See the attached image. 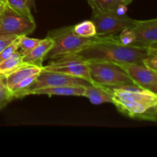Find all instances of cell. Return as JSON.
<instances>
[{
  "label": "cell",
  "mask_w": 157,
  "mask_h": 157,
  "mask_svg": "<svg viewBox=\"0 0 157 157\" xmlns=\"http://www.w3.org/2000/svg\"><path fill=\"white\" fill-rule=\"evenodd\" d=\"M157 48H149L135 44H124L117 35L93 37L91 41L75 53L62 55L55 59L63 61H105L118 64H143V59ZM53 60V59H52Z\"/></svg>",
  "instance_id": "1"
},
{
  "label": "cell",
  "mask_w": 157,
  "mask_h": 157,
  "mask_svg": "<svg viewBox=\"0 0 157 157\" xmlns=\"http://www.w3.org/2000/svg\"><path fill=\"white\" fill-rule=\"evenodd\" d=\"M108 87L113 95V104L120 112L132 118L156 122V94L133 85Z\"/></svg>",
  "instance_id": "2"
},
{
  "label": "cell",
  "mask_w": 157,
  "mask_h": 157,
  "mask_svg": "<svg viewBox=\"0 0 157 157\" xmlns=\"http://www.w3.org/2000/svg\"><path fill=\"white\" fill-rule=\"evenodd\" d=\"M92 9L91 21L96 27L97 35H117L124 29H131L136 20L127 15H118L115 10L98 7L94 0H87Z\"/></svg>",
  "instance_id": "3"
},
{
  "label": "cell",
  "mask_w": 157,
  "mask_h": 157,
  "mask_svg": "<svg viewBox=\"0 0 157 157\" xmlns=\"http://www.w3.org/2000/svg\"><path fill=\"white\" fill-rule=\"evenodd\" d=\"M73 27L66 26L48 32L47 36L52 39L53 44L44 59L52 60L62 55L75 53L91 41L93 37L84 38L76 35Z\"/></svg>",
  "instance_id": "4"
},
{
  "label": "cell",
  "mask_w": 157,
  "mask_h": 157,
  "mask_svg": "<svg viewBox=\"0 0 157 157\" xmlns=\"http://www.w3.org/2000/svg\"><path fill=\"white\" fill-rule=\"evenodd\" d=\"M90 77L94 84L116 87L121 85L136 86L131 78L117 63L105 61H87Z\"/></svg>",
  "instance_id": "5"
},
{
  "label": "cell",
  "mask_w": 157,
  "mask_h": 157,
  "mask_svg": "<svg viewBox=\"0 0 157 157\" xmlns=\"http://www.w3.org/2000/svg\"><path fill=\"white\" fill-rule=\"evenodd\" d=\"M35 28V18L16 12L6 2L0 14V35H28L32 33Z\"/></svg>",
  "instance_id": "6"
},
{
  "label": "cell",
  "mask_w": 157,
  "mask_h": 157,
  "mask_svg": "<svg viewBox=\"0 0 157 157\" xmlns=\"http://www.w3.org/2000/svg\"><path fill=\"white\" fill-rule=\"evenodd\" d=\"M91 84L88 81L77 78L75 76L59 73V72L49 71L42 68L41 73L38 75L36 79L31 84L25 93V97L29 95L32 90L44 87H60V86H88Z\"/></svg>",
  "instance_id": "7"
},
{
  "label": "cell",
  "mask_w": 157,
  "mask_h": 157,
  "mask_svg": "<svg viewBox=\"0 0 157 157\" xmlns=\"http://www.w3.org/2000/svg\"><path fill=\"white\" fill-rule=\"evenodd\" d=\"M118 65L131 78L136 86L157 94L156 71L150 70L142 64L133 63L118 64Z\"/></svg>",
  "instance_id": "8"
},
{
  "label": "cell",
  "mask_w": 157,
  "mask_h": 157,
  "mask_svg": "<svg viewBox=\"0 0 157 157\" xmlns=\"http://www.w3.org/2000/svg\"><path fill=\"white\" fill-rule=\"evenodd\" d=\"M42 68L45 71L75 76L82 78L91 84H94L90 74L88 64L83 61H62L53 59L48 65H43Z\"/></svg>",
  "instance_id": "9"
},
{
  "label": "cell",
  "mask_w": 157,
  "mask_h": 157,
  "mask_svg": "<svg viewBox=\"0 0 157 157\" xmlns=\"http://www.w3.org/2000/svg\"><path fill=\"white\" fill-rule=\"evenodd\" d=\"M136 40L133 44L149 48H157V19L136 20L131 28Z\"/></svg>",
  "instance_id": "10"
},
{
  "label": "cell",
  "mask_w": 157,
  "mask_h": 157,
  "mask_svg": "<svg viewBox=\"0 0 157 157\" xmlns=\"http://www.w3.org/2000/svg\"><path fill=\"white\" fill-rule=\"evenodd\" d=\"M52 44L53 42L49 37L47 36L44 39H41L40 42L33 49L22 57L23 63L43 67V61L52 47Z\"/></svg>",
  "instance_id": "11"
},
{
  "label": "cell",
  "mask_w": 157,
  "mask_h": 157,
  "mask_svg": "<svg viewBox=\"0 0 157 157\" xmlns=\"http://www.w3.org/2000/svg\"><path fill=\"white\" fill-rule=\"evenodd\" d=\"M83 97L87 98L90 103L95 105L111 103L113 104V95L108 87L100 84H90L84 88Z\"/></svg>",
  "instance_id": "12"
},
{
  "label": "cell",
  "mask_w": 157,
  "mask_h": 157,
  "mask_svg": "<svg viewBox=\"0 0 157 157\" xmlns=\"http://www.w3.org/2000/svg\"><path fill=\"white\" fill-rule=\"evenodd\" d=\"M42 71V67L32 65L29 64H23L17 70L11 73L6 78V84L9 91H12L15 85L25 78L32 75H38Z\"/></svg>",
  "instance_id": "13"
},
{
  "label": "cell",
  "mask_w": 157,
  "mask_h": 157,
  "mask_svg": "<svg viewBox=\"0 0 157 157\" xmlns=\"http://www.w3.org/2000/svg\"><path fill=\"white\" fill-rule=\"evenodd\" d=\"M86 86H60V87H44L32 90L29 95L45 94L51 97L58 96H83Z\"/></svg>",
  "instance_id": "14"
},
{
  "label": "cell",
  "mask_w": 157,
  "mask_h": 157,
  "mask_svg": "<svg viewBox=\"0 0 157 157\" xmlns=\"http://www.w3.org/2000/svg\"><path fill=\"white\" fill-rule=\"evenodd\" d=\"M23 64L22 56L16 51L10 58L0 64V75L3 77L8 76L21 67Z\"/></svg>",
  "instance_id": "15"
},
{
  "label": "cell",
  "mask_w": 157,
  "mask_h": 157,
  "mask_svg": "<svg viewBox=\"0 0 157 157\" xmlns=\"http://www.w3.org/2000/svg\"><path fill=\"white\" fill-rule=\"evenodd\" d=\"M35 0H6V4L16 12L34 18L32 13V9L34 6Z\"/></svg>",
  "instance_id": "16"
},
{
  "label": "cell",
  "mask_w": 157,
  "mask_h": 157,
  "mask_svg": "<svg viewBox=\"0 0 157 157\" xmlns=\"http://www.w3.org/2000/svg\"><path fill=\"white\" fill-rule=\"evenodd\" d=\"M73 29L76 35L84 38H92L97 35L96 27L91 20L84 21L75 25Z\"/></svg>",
  "instance_id": "17"
},
{
  "label": "cell",
  "mask_w": 157,
  "mask_h": 157,
  "mask_svg": "<svg viewBox=\"0 0 157 157\" xmlns=\"http://www.w3.org/2000/svg\"><path fill=\"white\" fill-rule=\"evenodd\" d=\"M41 39L38 38H29L28 35H22L19 37V43H18V52H19L21 56H24L26 54L29 53L32 49H33L38 43L40 42Z\"/></svg>",
  "instance_id": "18"
},
{
  "label": "cell",
  "mask_w": 157,
  "mask_h": 157,
  "mask_svg": "<svg viewBox=\"0 0 157 157\" xmlns=\"http://www.w3.org/2000/svg\"><path fill=\"white\" fill-rule=\"evenodd\" d=\"M13 99V95L6 86V78L3 77L0 81V110L6 107Z\"/></svg>",
  "instance_id": "19"
},
{
  "label": "cell",
  "mask_w": 157,
  "mask_h": 157,
  "mask_svg": "<svg viewBox=\"0 0 157 157\" xmlns=\"http://www.w3.org/2000/svg\"><path fill=\"white\" fill-rule=\"evenodd\" d=\"M18 43H19V37L14 40L10 44L5 48L1 52H0V64L6 61V59L10 58L17 50L18 48Z\"/></svg>",
  "instance_id": "20"
},
{
  "label": "cell",
  "mask_w": 157,
  "mask_h": 157,
  "mask_svg": "<svg viewBox=\"0 0 157 157\" xmlns=\"http://www.w3.org/2000/svg\"><path fill=\"white\" fill-rule=\"evenodd\" d=\"M118 35V38L124 44H133L136 40V37L131 29H124Z\"/></svg>",
  "instance_id": "21"
},
{
  "label": "cell",
  "mask_w": 157,
  "mask_h": 157,
  "mask_svg": "<svg viewBox=\"0 0 157 157\" xmlns=\"http://www.w3.org/2000/svg\"><path fill=\"white\" fill-rule=\"evenodd\" d=\"M98 7L108 10H115L121 4L118 0H94Z\"/></svg>",
  "instance_id": "22"
},
{
  "label": "cell",
  "mask_w": 157,
  "mask_h": 157,
  "mask_svg": "<svg viewBox=\"0 0 157 157\" xmlns=\"http://www.w3.org/2000/svg\"><path fill=\"white\" fill-rule=\"evenodd\" d=\"M143 64L147 68L157 72V52L151 53L143 59Z\"/></svg>",
  "instance_id": "23"
},
{
  "label": "cell",
  "mask_w": 157,
  "mask_h": 157,
  "mask_svg": "<svg viewBox=\"0 0 157 157\" xmlns=\"http://www.w3.org/2000/svg\"><path fill=\"white\" fill-rule=\"evenodd\" d=\"M18 37L16 36H9V35H0V52L10 44L12 41Z\"/></svg>",
  "instance_id": "24"
},
{
  "label": "cell",
  "mask_w": 157,
  "mask_h": 157,
  "mask_svg": "<svg viewBox=\"0 0 157 157\" xmlns=\"http://www.w3.org/2000/svg\"><path fill=\"white\" fill-rule=\"evenodd\" d=\"M127 12V6L124 4H120L116 9V12L118 15H126V12Z\"/></svg>",
  "instance_id": "25"
},
{
  "label": "cell",
  "mask_w": 157,
  "mask_h": 157,
  "mask_svg": "<svg viewBox=\"0 0 157 157\" xmlns=\"http://www.w3.org/2000/svg\"><path fill=\"white\" fill-rule=\"evenodd\" d=\"M121 2V4H124L125 6H128L133 2V0H118Z\"/></svg>",
  "instance_id": "26"
},
{
  "label": "cell",
  "mask_w": 157,
  "mask_h": 157,
  "mask_svg": "<svg viewBox=\"0 0 157 157\" xmlns=\"http://www.w3.org/2000/svg\"><path fill=\"white\" fill-rule=\"evenodd\" d=\"M5 4H6V2H0V14H1L3 8H4Z\"/></svg>",
  "instance_id": "27"
},
{
  "label": "cell",
  "mask_w": 157,
  "mask_h": 157,
  "mask_svg": "<svg viewBox=\"0 0 157 157\" xmlns=\"http://www.w3.org/2000/svg\"><path fill=\"white\" fill-rule=\"evenodd\" d=\"M0 2H6V0H0Z\"/></svg>",
  "instance_id": "28"
},
{
  "label": "cell",
  "mask_w": 157,
  "mask_h": 157,
  "mask_svg": "<svg viewBox=\"0 0 157 157\" xmlns=\"http://www.w3.org/2000/svg\"><path fill=\"white\" fill-rule=\"evenodd\" d=\"M3 78V76H1V75H0V81H1V79H2V78Z\"/></svg>",
  "instance_id": "29"
}]
</instances>
